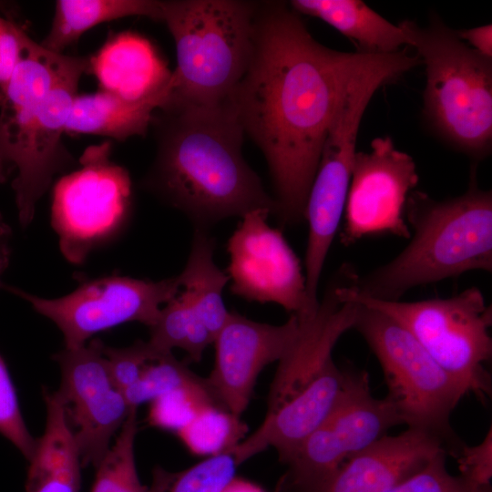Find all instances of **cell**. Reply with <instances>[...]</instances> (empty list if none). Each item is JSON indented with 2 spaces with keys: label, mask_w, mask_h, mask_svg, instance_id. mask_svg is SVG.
I'll return each instance as SVG.
<instances>
[{
  "label": "cell",
  "mask_w": 492,
  "mask_h": 492,
  "mask_svg": "<svg viewBox=\"0 0 492 492\" xmlns=\"http://www.w3.org/2000/svg\"><path fill=\"white\" fill-rule=\"evenodd\" d=\"M87 69V57L53 53L34 42L3 92L0 155L17 169L12 188L24 228L54 176L74 163L62 135Z\"/></svg>",
  "instance_id": "obj_3"
},
{
  "label": "cell",
  "mask_w": 492,
  "mask_h": 492,
  "mask_svg": "<svg viewBox=\"0 0 492 492\" xmlns=\"http://www.w3.org/2000/svg\"><path fill=\"white\" fill-rule=\"evenodd\" d=\"M222 492H267L257 484L247 479L235 477Z\"/></svg>",
  "instance_id": "obj_37"
},
{
  "label": "cell",
  "mask_w": 492,
  "mask_h": 492,
  "mask_svg": "<svg viewBox=\"0 0 492 492\" xmlns=\"http://www.w3.org/2000/svg\"><path fill=\"white\" fill-rule=\"evenodd\" d=\"M12 230L0 213V285L1 276L6 269L11 254Z\"/></svg>",
  "instance_id": "obj_36"
},
{
  "label": "cell",
  "mask_w": 492,
  "mask_h": 492,
  "mask_svg": "<svg viewBox=\"0 0 492 492\" xmlns=\"http://www.w3.org/2000/svg\"><path fill=\"white\" fill-rule=\"evenodd\" d=\"M99 340L55 355L61 372L57 394L73 428L82 466L95 467L106 455L130 411L113 381Z\"/></svg>",
  "instance_id": "obj_15"
},
{
  "label": "cell",
  "mask_w": 492,
  "mask_h": 492,
  "mask_svg": "<svg viewBox=\"0 0 492 492\" xmlns=\"http://www.w3.org/2000/svg\"><path fill=\"white\" fill-rule=\"evenodd\" d=\"M425 66L423 113L432 129L474 159L492 142V59L466 46L438 18L426 26L399 24Z\"/></svg>",
  "instance_id": "obj_6"
},
{
  "label": "cell",
  "mask_w": 492,
  "mask_h": 492,
  "mask_svg": "<svg viewBox=\"0 0 492 492\" xmlns=\"http://www.w3.org/2000/svg\"><path fill=\"white\" fill-rule=\"evenodd\" d=\"M211 404L219 405L203 378L200 384L175 389L150 402L148 422L151 426L177 433Z\"/></svg>",
  "instance_id": "obj_28"
},
{
  "label": "cell",
  "mask_w": 492,
  "mask_h": 492,
  "mask_svg": "<svg viewBox=\"0 0 492 492\" xmlns=\"http://www.w3.org/2000/svg\"><path fill=\"white\" fill-rule=\"evenodd\" d=\"M354 281L342 286L345 298L402 324L466 395L481 400L491 396L492 380L486 364L492 357V311L477 288L446 299L384 301L357 294Z\"/></svg>",
  "instance_id": "obj_7"
},
{
  "label": "cell",
  "mask_w": 492,
  "mask_h": 492,
  "mask_svg": "<svg viewBox=\"0 0 492 492\" xmlns=\"http://www.w3.org/2000/svg\"><path fill=\"white\" fill-rule=\"evenodd\" d=\"M236 461L231 452L208 456L171 474L167 492H222L235 477Z\"/></svg>",
  "instance_id": "obj_29"
},
{
  "label": "cell",
  "mask_w": 492,
  "mask_h": 492,
  "mask_svg": "<svg viewBox=\"0 0 492 492\" xmlns=\"http://www.w3.org/2000/svg\"><path fill=\"white\" fill-rule=\"evenodd\" d=\"M46 424L29 457L26 492H79L81 457L57 392L43 393Z\"/></svg>",
  "instance_id": "obj_19"
},
{
  "label": "cell",
  "mask_w": 492,
  "mask_h": 492,
  "mask_svg": "<svg viewBox=\"0 0 492 492\" xmlns=\"http://www.w3.org/2000/svg\"><path fill=\"white\" fill-rule=\"evenodd\" d=\"M442 452L445 442L420 429L386 435L351 456L323 492H386Z\"/></svg>",
  "instance_id": "obj_17"
},
{
  "label": "cell",
  "mask_w": 492,
  "mask_h": 492,
  "mask_svg": "<svg viewBox=\"0 0 492 492\" xmlns=\"http://www.w3.org/2000/svg\"><path fill=\"white\" fill-rule=\"evenodd\" d=\"M375 56L329 48L289 4L258 2L251 56L230 101L267 161L281 226L305 220L330 127L352 80Z\"/></svg>",
  "instance_id": "obj_1"
},
{
  "label": "cell",
  "mask_w": 492,
  "mask_h": 492,
  "mask_svg": "<svg viewBox=\"0 0 492 492\" xmlns=\"http://www.w3.org/2000/svg\"><path fill=\"white\" fill-rule=\"evenodd\" d=\"M460 476L479 487H489L492 478V430L476 446H462L456 451Z\"/></svg>",
  "instance_id": "obj_34"
},
{
  "label": "cell",
  "mask_w": 492,
  "mask_h": 492,
  "mask_svg": "<svg viewBox=\"0 0 492 492\" xmlns=\"http://www.w3.org/2000/svg\"><path fill=\"white\" fill-rule=\"evenodd\" d=\"M132 15L161 21L156 0H57L50 30L41 46L63 54L90 28L104 22Z\"/></svg>",
  "instance_id": "obj_22"
},
{
  "label": "cell",
  "mask_w": 492,
  "mask_h": 492,
  "mask_svg": "<svg viewBox=\"0 0 492 492\" xmlns=\"http://www.w3.org/2000/svg\"><path fill=\"white\" fill-rule=\"evenodd\" d=\"M161 106L159 100L132 101L100 90L77 95L65 133L105 136L118 141L145 136Z\"/></svg>",
  "instance_id": "obj_21"
},
{
  "label": "cell",
  "mask_w": 492,
  "mask_h": 492,
  "mask_svg": "<svg viewBox=\"0 0 492 492\" xmlns=\"http://www.w3.org/2000/svg\"><path fill=\"white\" fill-rule=\"evenodd\" d=\"M214 249L215 241L209 231L195 229L187 263L178 277L181 290L215 339L231 312L222 299L229 277L215 264Z\"/></svg>",
  "instance_id": "obj_23"
},
{
  "label": "cell",
  "mask_w": 492,
  "mask_h": 492,
  "mask_svg": "<svg viewBox=\"0 0 492 492\" xmlns=\"http://www.w3.org/2000/svg\"><path fill=\"white\" fill-rule=\"evenodd\" d=\"M52 321L63 334L65 348L84 346L94 334L128 322L151 327L161 305L181 289L177 276L161 281L108 276L83 283L67 295L46 299L7 286Z\"/></svg>",
  "instance_id": "obj_12"
},
{
  "label": "cell",
  "mask_w": 492,
  "mask_h": 492,
  "mask_svg": "<svg viewBox=\"0 0 492 492\" xmlns=\"http://www.w3.org/2000/svg\"><path fill=\"white\" fill-rule=\"evenodd\" d=\"M103 351L110 375L122 391L137 382L149 363L160 358L142 341L122 348L104 345Z\"/></svg>",
  "instance_id": "obj_32"
},
{
  "label": "cell",
  "mask_w": 492,
  "mask_h": 492,
  "mask_svg": "<svg viewBox=\"0 0 492 492\" xmlns=\"http://www.w3.org/2000/svg\"><path fill=\"white\" fill-rule=\"evenodd\" d=\"M393 78V68L383 60L372 62L356 75L325 138L305 206L309 234L304 277L306 296L313 311L319 305V281L344 213L363 115L375 91Z\"/></svg>",
  "instance_id": "obj_8"
},
{
  "label": "cell",
  "mask_w": 492,
  "mask_h": 492,
  "mask_svg": "<svg viewBox=\"0 0 492 492\" xmlns=\"http://www.w3.org/2000/svg\"><path fill=\"white\" fill-rule=\"evenodd\" d=\"M386 492H492L491 486H477L446 466V452L434 456L420 470Z\"/></svg>",
  "instance_id": "obj_30"
},
{
  "label": "cell",
  "mask_w": 492,
  "mask_h": 492,
  "mask_svg": "<svg viewBox=\"0 0 492 492\" xmlns=\"http://www.w3.org/2000/svg\"><path fill=\"white\" fill-rule=\"evenodd\" d=\"M353 329L365 340L383 370L403 425L451 437L450 416L464 395L459 384L414 335L388 315L358 303Z\"/></svg>",
  "instance_id": "obj_9"
},
{
  "label": "cell",
  "mask_w": 492,
  "mask_h": 492,
  "mask_svg": "<svg viewBox=\"0 0 492 492\" xmlns=\"http://www.w3.org/2000/svg\"><path fill=\"white\" fill-rule=\"evenodd\" d=\"M270 214L267 209L249 211L230 237L231 292L250 302L277 303L298 317L309 316L315 311L307 300L300 259L282 231L267 223Z\"/></svg>",
  "instance_id": "obj_13"
},
{
  "label": "cell",
  "mask_w": 492,
  "mask_h": 492,
  "mask_svg": "<svg viewBox=\"0 0 492 492\" xmlns=\"http://www.w3.org/2000/svg\"><path fill=\"white\" fill-rule=\"evenodd\" d=\"M176 46L168 98L161 108L229 102L252 52L255 1H159Z\"/></svg>",
  "instance_id": "obj_5"
},
{
  "label": "cell",
  "mask_w": 492,
  "mask_h": 492,
  "mask_svg": "<svg viewBox=\"0 0 492 492\" xmlns=\"http://www.w3.org/2000/svg\"><path fill=\"white\" fill-rule=\"evenodd\" d=\"M149 331L147 343L158 357L179 348L185 351L191 361L200 362L205 349L214 342L181 289L161 308Z\"/></svg>",
  "instance_id": "obj_25"
},
{
  "label": "cell",
  "mask_w": 492,
  "mask_h": 492,
  "mask_svg": "<svg viewBox=\"0 0 492 492\" xmlns=\"http://www.w3.org/2000/svg\"><path fill=\"white\" fill-rule=\"evenodd\" d=\"M87 73L96 77L100 91L124 99L159 100L162 108L168 98L171 71L153 45L136 33L108 39L89 56Z\"/></svg>",
  "instance_id": "obj_18"
},
{
  "label": "cell",
  "mask_w": 492,
  "mask_h": 492,
  "mask_svg": "<svg viewBox=\"0 0 492 492\" xmlns=\"http://www.w3.org/2000/svg\"><path fill=\"white\" fill-rule=\"evenodd\" d=\"M2 102H3V92L0 89V106H1Z\"/></svg>",
  "instance_id": "obj_39"
},
{
  "label": "cell",
  "mask_w": 492,
  "mask_h": 492,
  "mask_svg": "<svg viewBox=\"0 0 492 492\" xmlns=\"http://www.w3.org/2000/svg\"><path fill=\"white\" fill-rule=\"evenodd\" d=\"M298 15L319 18L352 40L359 53L387 55L409 46L400 25H394L360 0H292Z\"/></svg>",
  "instance_id": "obj_20"
},
{
  "label": "cell",
  "mask_w": 492,
  "mask_h": 492,
  "mask_svg": "<svg viewBox=\"0 0 492 492\" xmlns=\"http://www.w3.org/2000/svg\"><path fill=\"white\" fill-rule=\"evenodd\" d=\"M300 329L301 320L295 314H291L283 324L272 325L231 312L214 339V366L209 377L204 378L216 402L241 416L260 373L288 353Z\"/></svg>",
  "instance_id": "obj_16"
},
{
  "label": "cell",
  "mask_w": 492,
  "mask_h": 492,
  "mask_svg": "<svg viewBox=\"0 0 492 492\" xmlns=\"http://www.w3.org/2000/svg\"><path fill=\"white\" fill-rule=\"evenodd\" d=\"M418 182L412 157L398 150L390 137L374 138L367 152H356L340 234L343 245L366 236L410 238L405 213Z\"/></svg>",
  "instance_id": "obj_14"
},
{
  "label": "cell",
  "mask_w": 492,
  "mask_h": 492,
  "mask_svg": "<svg viewBox=\"0 0 492 492\" xmlns=\"http://www.w3.org/2000/svg\"><path fill=\"white\" fill-rule=\"evenodd\" d=\"M111 143L87 148L80 168L62 177L53 190L52 222L60 248L80 262L96 247L116 235L131 205L128 172L109 159Z\"/></svg>",
  "instance_id": "obj_11"
},
{
  "label": "cell",
  "mask_w": 492,
  "mask_h": 492,
  "mask_svg": "<svg viewBox=\"0 0 492 492\" xmlns=\"http://www.w3.org/2000/svg\"><path fill=\"white\" fill-rule=\"evenodd\" d=\"M247 429L240 416L211 404L176 434L191 454L211 456L231 452L246 437Z\"/></svg>",
  "instance_id": "obj_26"
},
{
  "label": "cell",
  "mask_w": 492,
  "mask_h": 492,
  "mask_svg": "<svg viewBox=\"0 0 492 492\" xmlns=\"http://www.w3.org/2000/svg\"><path fill=\"white\" fill-rule=\"evenodd\" d=\"M34 40L15 23L0 15V89H5L16 66Z\"/></svg>",
  "instance_id": "obj_33"
},
{
  "label": "cell",
  "mask_w": 492,
  "mask_h": 492,
  "mask_svg": "<svg viewBox=\"0 0 492 492\" xmlns=\"http://www.w3.org/2000/svg\"><path fill=\"white\" fill-rule=\"evenodd\" d=\"M14 167L0 155V183L7 179L9 172Z\"/></svg>",
  "instance_id": "obj_38"
},
{
  "label": "cell",
  "mask_w": 492,
  "mask_h": 492,
  "mask_svg": "<svg viewBox=\"0 0 492 492\" xmlns=\"http://www.w3.org/2000/svg\"><path fill=\"white\" fill-rule=\"evenodd\" d=\"M456 36L466 41L473 50L492 59V25L487 24L456 31Z\"/></svg>",
  "instance_id": "obj_35"
},
{
  "label": "cell",
  "mask_w": 492,
  "mask_h": 492,
  "mask_svg": "<svg viewBox=\"0 0 492 492\" xmlns=\"http://www.w3.org/2000/svg\"><path fill=\"white\" fill-rule=\"evenodd\" d=\"M0 434L28 460L36 439L23 418L18 397L8 369L0 355Z\"/></svg>",
  "instance_id": "obj_31"
},
{
  "label": "cell",
  "mask_w": 492,
  "mask_h": 492,
  "mask_svg": "<svg viewBox=\"0 0 492 492\" xmlns=\"http://www.w3.org/2000/svg\"><path fill=\"white\" fill-rule=\"evenodd\" d=\"M154 160L141 187L208 230L276 204L242 155L243 128L231 101L214 107H167L152 119ZM150 126V127H151Z\"/></svg>",
  "instance_id": "obj_2"
},
{
  "label": "cell",
  "mask_w": 492,
  "mask_h": 492,
  "mask_svg": "<svg viewBox=\"0 0 492 492\" xmlns=\"http://www.w3.org/2000/svg\"><path fill=\"white\" fill-rule=\"evenodd\" d=\"M402 419L386 398L374 396L368 374L344 370L343 390L332 410L285 464L283 492H323L339 468Z\"/></svg>",
  "instance_id": "obj_10"
},
{
  "label": "cell",
  "mask_w": 492,
  "mask_h": 492,
  "mask_svg": "<svg viewBox=\"0 0 492 492\" xmlns=\"http://www.w3.org/2000/svg\"><path fill=\"white\" fill-rule=\"evenodd\" d=\"M202 382L203 378L193 374L170 353L149 363L137 382L123 393L129 406L138 409L140 405L170 391Z\"/></svg>",
  "instance_id": "obj_27"
},
{
  "label": "cell",
  "mask_w": 492,
  "mask_h": 492,
  "mask_svg": "<svg viewBox=\"0 0 492 492\" xmlns=\"http://www.w3.org/2000/svg\"><path fill=\"white\" fill-rule=\"evenodd\" d=\"M137 408H133L115 441L96 466L91 492H167L170 473L158 468L150 487L138 477L135 459Z\"/></svg>",
  "instance_id": "obj_24"
},
{
  "label": "cell",
  "mask_w": 492,
  "mask_h": 492,
  "mask_svg": "<svg viewBox=\"0 0 492 492\" xmlns=\"http://www.w3.org/2000/svg\"><path fill=\"white\" fill-rule=\"evenodd\" d=\"M405 220L414 231L409 244L395 259L354 282L363 296L399 301L410 289L458 276L471 270L492 271V194L475 178L456 198L436 200L412 191Z\"/></svg>",
  "instance_id": "obj_4"
}]
</instances>
